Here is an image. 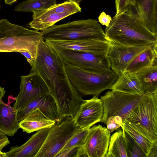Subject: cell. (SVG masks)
Wrapping results in <instances>:
<instances>
[{
	"label": "cell",
	"mask_w": 157,
	"mask_h": 157,
	"mask_svg": "<svg viewBox=\"0 0 157 157\" xmlns=\"http://www.w3.org/2000/svg\"><path fill=\"white\" fill-rule=\"evenodd\" d=\"M31 67L30 72L39 75L47 86L61 120L73 119L84 100L70 82L64 61L42 38Z\"/></svg>",
	"instance_id": "1"
},
{
	"label": "cell",
	"mask_w": 157,
	"mask_h": 157,
	"mask_svg": "<svg viewBox=\"0 0 157 157\" xmlns=\"http://www.w3.org/2000/svg\"><path fill=\"white\" fill-rule=\"evenodd\" d=\"M108 41L127 46L157 45V35L125 10L112 18L105 32Z\"/></svg>",
	"instance_id": "2"
},
{
	"label": "cell",
	"mask_w": 157,
	"mask_h": 157,
	"mask_svg": "<svg viewBox=\"0 0 157 157\" xmlns=\"http://www.w3.org/2000/svg\"><path fill=\"white\" fill-rule=\"evenodd\" d=\"M42 38L41 32L12 23L7 19L0 20V52H26L35 61Z\"/></svg>",
	"instance_id": "3"
},
{
	"label": "cell",
	"mask_w": 157,
	"mask_h": 157,
	"mask_svg": "<svg viewBox=\"0 0 157 157\" xmlns=\"http://www.w3.org/2000/svg\"><path fill=\"white\" fill-rule=\"evenodd\" d=\"M42 39L47 40H73L91 38L107 41L105 32L98 21L88 19L55 25L41 31Z\"/></svg>",
	"instance_id": "4"
},
{
	"label": "cell",
	"mask_w": 157,
	"mask_h": 157,
	"mask_svg": "<svg viewBox=\"0 0 157 157\" xmlns=\"http://www.w3.org/2000/svg\"><path fill=\"white\" fill-rule=\"evenodd\" d=\"M65 68L71 84L83 96H98L104 90H110L118 77L114 72L108 74L100 73L83 69L65 62Z\"/></svg>",
	"instance_id": "5"
},
{
	"label": "cell",
	"mask_w": 157,
	"mask_h": 157,
	"mask_svg": "<svg viewBox=\"0 0 157 157\" xmlns=\"http://www.w3.org/2000/svg\"><path fill=\"white\" fill-rule=\"evenodd\" d=\"M125 119L153 142L157 143V92L144 94Z\"/></svg>",
	"instance_id": "6"
},
{
	"label": "cell",
	"mask_w": 157,
	"mask_h": 157,
	"mask_svg": "<svg viewBox=\"0 0 157 157\" xmlns=\"http://www.w3.org/2000/svg\"><path fill=\"white\" fill-rule=\"evenodd\" d=\"M80 128L73 120H65L51 127L35 157H55L70 138Z\"/></svg>",
	"instance_id": "7"
},
{
	"label": "cell",
	"mask_w": 157,
	"mask_h": 157,
	"mask_svg": "<svg viewBox=\"0 0 157 157\" xmlns=\"http://www.w3.org/2000/svg\"><path fill=\"white\" fill-rule=\"evenodd\" d=\"M79 3L66 1L56 4L46 9L33 13V20L28 25L37 31H43L67 17L81 12Z\"/></svg>",
	"instance_id": "8"
},
{
	"label": "cell",
	"mask_w": 157,
	"mask_h": 157,
	"mask_svg": "<svg viewBox=\"0 0 157 157\" xmlns=\"http://www.w3.org/2000/svg\"><path fill=\"white\" fill-rule=\"evenodd\" d=\"M143 95L130 94L113 90L107 91L100 97L103 107L101 122L105 124L108 117L113 116H119L123 121Z\"/></svg>",
	"instance_id": "9"
},
{
	"label": "cell",
	"mask_w": 157,
	"mask_h": 157,
	"mask_svg": "<svg viewBox=\"0 0 157 157\" xmlns=\"http://www.w3.org/2000/svg\"><path fill=\"white\" fill-rule=\"evenodd\" d=\"M57 52L65 62L80 68L104 74L114 72L106 55L71 50Z\"/></svg>",
	"instance_id": "10"
},
{
	"label": "cell",
	"mask_w": 157,
	"mask_h": 157,
	"mask_svg": "<svg viewBox=\"0 0 157 157\" xmlns=\"http://www.w3.org/2000/svg\"><path fill=\"white\" fill-rule=\"evenodd\" d=\"M20 89L13 106L17 111L33 100L50 94L44 81L34 73L21 76Z\"/></svg>",
	"instance_id": "11"
},
{
	"label": "cell",
	"mask_w": 157,
	"mask_h": 157,
	"mask_svg": "<svg viewBox=\"0 0 157 157\" xmlns=\"http://www.w3.org/2000/svg\"><path fill=\"white\" fill-rule=\"evenodd\" d=\"M108 42L109 46L106 56L111 69L118 76L126 70L131 61L139 54L157 46H127Z\"/></svg>",
	"instance_id": "12"
},
{
	"label": "cell",
	"mask_w": 157,
	"mask_h": 157,
	"mask_svg": "<svg viewBox=\"0 0 157 157\" xmlns=\"http://www.w3.org/2000/svg\"><path fill=\"white\" fill-rule=\"evenodd\" d=\"M110 137L107 128L99 124L91 127L82 147L84 156L106 157Z\"/></svg>",
	"instance_id": "13"
},
{
	"label": "cell",
	"mask_w": 157,
	"mask_h": 157,
	"mask_svg": "<svg viewBox=\"0 0 157 157\" xmlns=\"http://www.w3.org/2000/svg\"><path fill=\"white\" fill-rule=\"evenodd\" d=\"M45 41L57 52L71 50L106 55L109 46L108 41L91 38L67 40H50Z\"/></svg>",
	"instance_id": "14"
},
{
	"label": "cell",
	"mask_w": 157,
	"mask_h": 157,
	"mask_svg": "<svg viewBox=\"0 0 157 157\" xmlns=\"http://www.w3.org/2000/svg\"><path fill=\"white\" fill-rule=\"evenodd\" d=\"M126 11L157 35V0H128Z\"/></svg>",
	"instance_id": "15"
},
{
	"label": "cell",
	"mask_w": 157,
	"mask_h": 157,
	"mask_svg": "<svg viewBox=\"0 0 157 157\" xmlns=\"http://www.w3.org/2000/svg\"><path fill=\"white\" fill-rule=\"evenodd\" d=\"M103 107L100 99L94 96L84 100L73 119L75 126L81 129H88L95 124L101 122Z\"/></svg>",
	"instance_id": "16"
},
{
	"label": "cell",
	"mask_w": 157,
	"mask_h": 157,
	"mask_svg": "<svg viewBox=\"0 0 157 157\" xmlns=\"http://www.w3.org/2000/svg\"><path fill=\"white\" fill-rule=\"evenodd\" d=\"M39 108L47 116L55 121L56 123L61 122L59 115L56 102L50 94L36 99L18 110V122L23 119L32 111Z\"/></svg>",
	"instance_id": "17"
},
{
	"label": "cell",
	"mask_w": 157,
	"mask_h": 157,
	"mask_svg": "<svg viewBox=\"0 0 157 157\" xmlns=\"http://www.w3.org/2000/svg\"><path fill=\"white\" fill-rule=\"evenodd\" d=\"M50 128L37 131L20 146L11 147L9 151L6 152V157H35L44 143Z\"/></svg>",
	"instance_id": "18"
},
{
	"label": "cell",
	"mask_w": 157,
	"mask_h": 157,
	"mask_svg": "<svg viewBox=\"0 0 157 157\" xmlns=\"http://www.w3.org/2000/svg\"><path fill=\"white\" fill-rule=\"evenodd\" d=\"M56 121L45 115L39 108L32 111L18 123V127L23 132L30 133L42 129L50 128Z\"/></svg>",
	"instance_id": "19"
},
{
	"label": "cell",
	"mask_w": 157,
	"mask_h": 157,
	"mask_svg": "<svg viewBox=\"0 0 157 157\" xmlns=\"http://www.w3.org/2000/svg\"><path fill=\"white\" fill-rule=\"evenodd\" d=\"M17 111L0 100V132L9 136H13L19 128Z\"/></svg>",
	"instance_id": "20"
},
{
	"label": "cell",
	"mask_w": 157,
	"mask_h": 157,
	"mask_svg": "<svg viewBox=\"0 0 157 157\" xmlns=\"http://www.w3.org/2000/svg\"><path fill=\"white\" fill-rule=\"evenodd\" d=\"M110 90L134 95L144 94L136 73L127 71L118 76Z\"/></svg>",
	"instance_id": "21"
},
{
	"label": "cell",
	"mask_w": 157,
	"mask_h": 157,
	"mask_svg": "<svg viewBox=\"0 0 157 157\" xmlns=\"http://www.w3.org/2000/svg\"><path fill=\"white\" fill-rule=\"evenodd\" d=\"M136 73L144 94L157 92V62Z\"/></svg>",
	"instance_id": "22"
},
{
	"label": "cell",
	"mask_w": 157,
	"mask_h": 157,
	"mask_svg": "<svg viewBox=\"0 0 157 157\" xmlns=\"http://www.w3.org/2000/svg\"><path fill=\"white\" fill-rule=\"evenodd\" d=\"M157 46L146 50L139 54L131 61L126 70L136 73L157 62Z\"/></svg>",
	"instance_id": "23"
},
{
	"label": "cell",
	"mask_w": 157,
	"mask_h": 157,
	"mask_svg": "<svg viewBox=\"0 0 157 157\" xmlns=\"http://www.w3.org/2000/svg\"><path fill=\"white\" fill-rule=\"evenodd\" d=\"M118 128L110 136L106 157H128L124 131Z\"/></svg>",
	"instance_id": "24"
},
{
	"label": "cell",
	"mask_w": 157,
	"mask_h": 157,
	"mask_svg": "<svg viewBox=\"0 0 157 157\" xmlns=\"http://www.w3.org/2000/svg\"><path fill=\"white\" fill-rule=\"evenodd\" d=\"M121 128H123L124 130L139 145L147 157H148L153 148L157 145V143H155L151 140L126 119L123 121Z\"/></svg>",
	"instance_id": "25"
},
{
	"label": "cell",
	"mask_w": 157,
	"mask_h": 157,
	"mask_svg": "<svg viewBox=\"0 0 157 157\" xmlns=\"http://www.w3.org/2000/svg\"><path fill=\"white\" fill-rule=\"evenodd\" d=\"M56 0H27L15 6L17 12H32L42 10L56 4Z\"/></svg>",
	"instance_id": "26"
},
{
	"label": "cell",
	"mask_w": 157,
	"mask_h": 157,
	"mask_svg": "<svg viewBox=\"0 0 157 157\" xmlns=\"http://www.w3.org/2000/svg\"><path fill=\"white\" fill-rule=\"evenodd\" d=\"M125 138L128 157H147L145 153L139 145L123 128Z\"/></svg>",
	"instance_id": "27"
},
{
	"label": "cell",
	"mask_w": 157,
	"mask_h": 157,
	"mask_svg": "<svg viewBox=\"0 0 157 157\" xmlns=\"http://www.w3.org/2000/svg\"><path fill=\"white\" fill-rule=\"evenodd\" d=\"M88 130L89 129H80L70 138L61 150L82 147L84 144Z\"/></svg>",
	"instance_id": "28"
},
{
	"label": "cell",
	"mask_w": 157,
	"mask_h": 157,
	"mask_svg": "<svg viewBox=\"0 0 157 157\" xmlns=\"http://www.w3.org/2000/svg\"><path fill=\"white\" fill-rule=\"evenodd\" d=\"M123 120L119 116H113L108 117L105 122L107 128L111 133L122 126Z\"/></svg>",
	"instance_id": "29"
},
{
	"label": "cell",
	"mask_w": 157,
	"mask_h": 157,
	"mask_svg": "<svg viewBox=\"0 0 157 157\" xmlns=\"http://www.w3.org/2000/svg\"><path fill=\"white\" fill-rule=\"evenodd\" d=\"M82 147H77L71 149L60 151L55 157H78L82 156Z\"/></svg>",
	"instance_id": "30"
},
{
	"label": "cell",
	"mask_w": 157,
	"mask_h": 157,
	"mask_svg": "<svg viewBox=\"0 0 157 157\" xmlns=\"http://www.w3.org/2000/svg\"><path fill=\"white\" fill-rule=\"evenodd\" d=\"M115 5L116 16L126 10L128 0H115Z\"/></svg>",
	"instance_id": "31"
},
{
	"label": "cell",
	"mask_w": 157,
	"mask_h": 157,
	"mask_svg": "<svg viewBox=\"0 0 157 157\" xmlns=\"http://www.w3.org/2000/svg\"><path fill=\"white\" fill-rule=\"evenodd\" d=\"M98 20L101 25L107 27L111 22L112 18L109 15L107 14L104 12H102L99 15Z\"/></svg>",
	"instance_id": "32"
},
{
	"label": "cell",
	"mask_w": 157,
	"mask_h": 157,
	"mask_svg": "<svg viewBox=\"0 0 157 157\" xmlns=\"http://www.w3.org/2000/svg\"><path fill=\"white\" fill-rule=\"evenodd\" d=\"M10 143L8 137H6L0 139V151Z\"/></svg>",
	"instance_id": "33"
},
{
	"label": "cell",
	"mask_w": 157,
	"mask_h": 157,
	"mask_svg": "<svg viewBox=\"0 0 157 157\" xmlns=\"http://www.w3.org/2000/svg\"><path fill=\"white\" fill-rule=\"evenodd\" d=\"M6 93V91L4 88L0 86V100L4 97Z\"/></svg>",
	"instance_id": "34"
},
{
	"label": "cell",
	"mask_w": 157,
	"mask_h": 157,
	"mask_svg": "<svg viewBox=\"0 0 157 157\" xmlns=\"http://www.w3.org/2000/svg\"><path fill=\"white\" fill-rule=\"evenodd\" d=\"M17 0H4V2L6 4L11 5L13 3H14Z\"/></svg>",
	"instance_id": "35"
},
{
	"label": "cell",
	"mask_w": 157,
	"mask_h": 157,
	"mask_svg": "<svg viewBox=\"0 0 157 157\" xmlns=\"http://www.w3.org/2000/svg\"><path fill=\"white\" fill-rule=\"evenodd\" d=\"M0 157H6V153L5 152H3L0 151Z\"/></svg>",
	"instance_id": "36"
},
{
	"label": "cell",
	"mask_w": 157,
	"mask_h": 157,
	"mask_svg": "<svg viewBox=\"0 0 157 157\" xmlns=\"http://www.w3.org/2000/svg\"><path fill=\"white\" fill-rule=\"evenodd\" d=\"M67 1L73 2H76L77 3H79L81 1L83 0H65Z\"/></svg>",
	"instance_id": "37"
},
{
	"label": "cell",
	"mask_w": 157,
	"mask_h": 157,
	"mask_svg": "<svg viewBox=\"0 0 157 157\" xmlns=\"http://www.w3.org/2000/svg\"><path fill=\"white\" fill-rule=\"evenodd\" d=\"M7 137L6 134L0 132V139Z\"/></svg>",
	"instance_id": "38"
},
{
	"label": "cell",
	"mask_w": 157,
	"mask_h": 157,
	"mask_svg": "<svg viewBox=\"0 0 157 157\" xmlns=\"http://www.w3.org/2000/svg\"><path fill=\"white\" fill-rule=\"evenodd\" d=\"M0 2H1V1H0V6H0Z\"/></svg>",
	"instance_id": "39"
}]
</instances>
